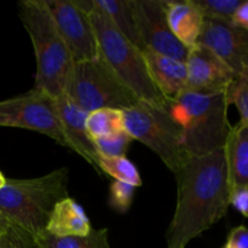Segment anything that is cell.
<instances>
[{"label":"cell","mask_w":248,"mask_h":248,"mask_svg":"<svg viewBox=\"0 0 248 248\" xmlns=\"http://www.w3.org/2000/svg\"><path fill=\"white\" fill-rule=\"evenodd\" d=\"M98 165L101 173L108 174L109 177L114 178V181L130 184L135 188L142 186V178H140L138 169L126 156H99Z\"/></svg>","instance_id":"cell-21"},{"label":"cell","mask_w":248,"mask_h":248,"mask_svg":"<svg viewBox=\"0 0 248 248\" xmlns=\"http://www.w3.org/2000/svg\"><path fill=\"white\" fill-rule=\"evenodd\" d=\"M93 1L97 9L101 10L110 19L118 31L140 48L135 12L131 0H93Z\"/></svg>","instance_id":"cell-18"},{"label":"cell","mask_w":248,"mask_h":248,"mask_svg":"<svg viewBox=\"0 0 248 248\" xmlns=\"http://www.w3.org/2000/svg\"><path fill=\"white\" fill-rule=\"evenodd\" d=\"M230 206L248 218V186L230 191Z\"/></svg>","instance_id":"cell-27"},{"label":"cell","mask_w":248,"mask_h":248,"mask_svg":"<svg viewBox=\"0 0 248 248\" xmlns=\"http://www.w3.org/2000/svg\"><path fill=\"white\" fill-rule=\"evenodd\" d=\"M124 130L132 140L147 145L174 174L190 157L182 140L179 126L164 104L138 101L123 110Z\"/></svg>","instance_id":"cell-6"},{"label":"cell","mask_w":248,"mask_h":248,"mask_svg":"<svg viewBox=\"0 0 248 248\" xmlns=\"http://www.w3.org/2000/svg\"><path fill=\"white\" fill-rule=\"evenodd\" d=\"M39 248H110L108 229L92 230L86 236L57 237L44 232L35 237Z\"/></svg>","instance_id":"cell-19"},{"label":"cell","mask_w":248,"mask_h":248,"mask_svg":"<svg viewBox=\"0 0 248 248\" xmlns=\"http://www.w3.org/2000/svg\"><path fill=\"white\" fill-rule=\"evenodd\" d=\"M0 248H39V245L35 237L11 225L0 235Z\"/></svg>","instance_id":"cell-26"},{"label":"cell","mask_w":248,"mask_h":248,"mask_svg":"<svg viewBox=\"0 0 248 248\" xmlns=\"http://www.w3.org/2000/svg\"><path fill=\"white\" fill-rule=\"evenodd\" d=\"M6 181H7L6 177H5L4 174H2V172H0V190H1V189L4 188V186H5V184H6Z\"/></svg>","instance_id":"cell-31"},{"label":"cell","mask_w":248,"mask_h":248,"mask_svg":"<svg viewBox=\"0 0 248 248\" xmlns=\"http://www.w3.org/2000/svg\"><path fill=\"white\" fill-rule=\"evenodd\" d=\"M186 65V90L198 93L225 92L236 75L227 63L201 44L189 50Z\"/></svg>","instance_id":"cell-11"},{"label":"cell","mask_w":248,"mask_h":248,"mask_svg":"<svg viewBox=\"0 0 248 248\" xmlns=\"http://www.w3.org/2000/svg\"><path fill=\"white\" fill-rule=\"evenodd\" d=\"M55 107L62 130L69 143V149L77 153L101 174L98 153L94 147L93 140L90 137L86 130V119L89 113L82 110L64 93L55 98Z\"/></svg>","instance_id":"cell-13"},{"label":"cell","mask_w":248,"mask_h":248,"mask_svg":"<svg viewBox=\"0 0 248 248\" xmlns=\"http://www.w3.org/2000/svg\"><path fill=\"white\" fill-rule=\"evenodd\" d=\"M0 126L43 133L69 148L55 107V98L31 89L27 93L0 101Z\"/></svg>","instance_id":"cell-8"},{"label":"cell","mask_w":248,"mask_h":248,"mask_svg":"<svg viewBox=\"0 0 248 248\" xmlns=\"http://www.w3.org/2000/svg\"><path fill=\"white\" fill-rule=\"evenodd\" d=\"M232 23L248 31V0L242 1L232 16Z\"/></svg>","instance_id":"cell-29"},{"label":"cell","mask_w":248,"mask_h":248,"mask_svg":"<svg viewBox=\"0 0 248 248\" xmlns=\"http://www.w3.org/2000/svg\"><path fill=\"white\" fill-rule=\"evenodd\" d=\"M228 106L234 104L239 110L240 121L248 125V65L239 74L235 75L234 80L225 91Z\"/></svg>","instance_id":"cell-22"},{"label":"cell","mask_w":248,"mask_h":248,"mask_svg":"<svg viewBox=\"0 0 248 248\" xmlns=\"http://www.w3.org/2000/svg\"><path fill=\"white\" fill-rule=\"evenodd\" d=\"M148 73L157 91L167 101H172L186 90V62L160 55L150 50H143Z\"/></svg>","instance_id":"cell-14"},{"label":"cell","mask_w":248,"mask_h":248,"mask_svg":"<svg viewBox=\"0 0 248 248\" xmlns=\"http://www.w3.org/2000/svg\"><path fill=\"white\" fill-rule=\"evenodd\" d=\"M18 14L35 55L36 73L33 89L51 98H57L64 93L74 64L69 50L61 38L44 0L21 1Z\"/></svg>","instance_id":"cell-4"},{"label":"cell","mask_w":248,"mask_h":248,"mask_svg":"<svg viewBox=\"0 0 248 248\" xmlns=\"http://www.w3.org/2000/svg\"><path fill=\"white\" fill-rule=\"evenodd\" d=\"M92 230L84 208L68 196L53 207L45 232L53 236L68 237L86 236Z\"/></svg>","instance_id":"cell-17"},{"label":"cell","mask_w":248,"mask_h":248,"mask_svg":"<svg viewBox=\"0 0 248 248\" xmlns=\"http://www.w3.org/2000/svg\"><path fill=\"white\" fill-rule=\"evenodd\" d=\"M228 108L225 92L205 94L186 90L167 101V109L181 128L183 145L190 156H206L224 149L232 130Z\"/></svg>","instance_id":"cell-2"},{"label":"cell","mask_w":248,"mask_h":248,"mask_svg":"<svg viewBox=\"0 0 248 248\" xmlns=\"http://www.w3.org/2000/svg\"><path fill=\"white\" fill-rule=\"evenodd\" d=\"M230 191L248 186V125L239 121L232 126L224 147Z\"/></svg>","instance_id":"cell-16"},{"label":"cell","mask_w":248,"mask_h":248,"mask_svg":"<svg viewBox=\"0 0 248 248\" xmlns=\"http://www.w3.org/2000/svg\"><path fill=\"white\" fill-rule=\"evenodd\" d=\"M244 0H195L205 18L232 23V16Z\"/></svg>","instance_id":"cell-24"},{"label":"cell","mask_w":248,"mask_h":248,"mask_svg":"<svg viewBox=\"0 0 248 248\" xmlns=\"http://www.w3.org/2000/svg\"><path fill=\"white\" fill-rule=\"evenodd\" d=\"M74 63L99 57L96 33L89 15L69 0H44Z\"/></svg>","instance_id":"cell-10"},{"label":"cell","mask_w":248,"mask_h":248,"mask_svg":"<svg viewBox=\"0 0 248 248\" xmlns=\"http://www.w3.org/2000/svg\"><path fill=\"white\" fill-rule=\"evenodd\" d=\"M165 9L167 23L177 40L189 50L198 45L205 17L195 0L165 1Z\"/></svg>","instance_id":"cell-15"},{"label":"cell","mask_w":248,"mask_h":248,"mask_svg":"<svg viewBox=\"0 0 248 248\" xmlns=\"http://www.w3.org/2000/svg\"><path fill=\"white\" fill-rule=\"evenodd\" d=\"M10 227H11V225L9 224V222H7V220L5 219L1 215H0V235L4 234V232H6Z\"/></svg>","instance_id":"cell-30"},{"label":"cell","mask_w":248,"mask_h":248,"mask_svg":"<svg viewBox=\"0 0 248 248\" xmlns=\"http://www.w3.org/2000/svg\"><path fill=\"white\" fill-rule=\"evenodd\" d=\"M90 19L96 33L99 56L119 80L140 101L164 104L167 99L153 84L143 51L119 31L96 5Z\"/></svg>","instance_id":"cell-5"},{"label":"cell","mask_w":248,"mask_h":248,"mask_svg":"<svg viewBox=\"0 0 248 248\" xmlns=\"http://www.w3.org/2000/svg\"><path fill=\"white\" fill-rule=\"evenodd\" d=\"M135 186L114 181L109 188V205L119 213H126L135 198Z\"/></svg>","instance_id":"cell-25"},{"label":"cell","mask_w":248,"mask_h":248,"mask_svg":"<svg viewBox=\"0 0 248 248\" xmlns=\"http://www.w3.org/2000/svg\"><path fill=\"white\" fill-rule=\"evenodd\" d=\"M198 44L210 48L235 74L248 65V31L232 23L205 18Z\"/></svg>","instance_id":"cell-12"},{"label":"cell","mask_w":248,"mask_h":248,"mask_svg":"<svg viewBox=\"0 0 248 248\" xmlns=\"http://www.w3.org/2000/svg\"><path fill=\"white\" fill-rule=\"evenodd\" d=\"M174 176L177 206L167 232V246L186 248L228 212L230 186L224 150L190 156Z\"/></svg>","instance_id":"cell-1"},{"label":"cell","mask_w":248,"mask_h":248,"mask_svg":"<svg viewBox=\"0 0 248 248\" xmlns=\"http://www.w3.org/2000/svg\"><path fill=\"white\" fill-rule=\"evenodd\" d=\"M86 130L92 140L124 130L123 110L102 108L91 111L86 119Z\"/></svg>","instance_id":"cell-20"},{"label":"cell","mask_w":248,"mask_h":248,"mask_svg":"<svg viewBox=\"0 0 248 248\" xmlns=\"http://www.w3.org/2000/svg\"><path fill=\"white\" fill-rule=\"evenodd\" d=\"M64 94L86 113L102 108L125 110L140 101L101 56L73 64Z\"/></svg>","instance_id":"cell-7"},{"label":"cell","mask_w":248,"mask_h":248,"mask_svg":"<svg viewBox=\"0 0 248 248\" xmlns=\"http://www.w3.org/2000/svg\"><path fill=\"white\" fill-rule=\"evenodd\" d=\"M67 186L65 167L36 178L7 179L0 190V215L12 227L39 236L45 232L53 207L68 198Z\"/></svg>","instance_id":"cell-3"},{"label":"cell","mask_w":248,"mask_h":248,"mask_svg":"<svg viewBox=\"0 0 248 248\" xmlns=\"http://www.w3.org/2000/svg\"><path fill=\"white\" fill-rule=\"evenodd\" d=\"M135 12L140 46L160 55L186 62V48L170 29L164 0H131Z\"/></svg>","instance_id":"cell-9"},{"label":"cell","mask_w":248,"mask_h":248,"mask_svg":"<svg viewBox=\"0 0 248 248\" xmlns=\"http://www.w3.org/2000/svg\"><path fill=\"white\" fill-rule=\"evenodd\" d=\"M223 248H232V247H229V246H227V245H225V246L223 247Z\"/></svg>","instance_id":"cell-32"},{"label":"cell","mask_w":248,"mask_h":248,"mask_svg":"<svg viewBox=\"0 0 248 248\" xmlns=\"http://www.w3.org/2000/svg\"><path fill=\"white\" fill-rule=\"evenodd\" d=\"M227 246L232 248H248V229L245 225L234 228L229 232Z\"/></svg>","instance_id":"cell-28"},{"label":"cell","mask_w":248,"mask_h":248,"mask_svg":"<svg viewBox=\"0 0 248 248\" xmlns=\"http://www.w3.org/2000/svg\"><path fill=\"white\" fill-rule=\"evenodd\" d=\"M132 140L131 136L125 130H121L111 135L93 140V143L98 156L115 157L125 156Z\"/></svg>","instance_id":"cell-23"}]
</instances>
